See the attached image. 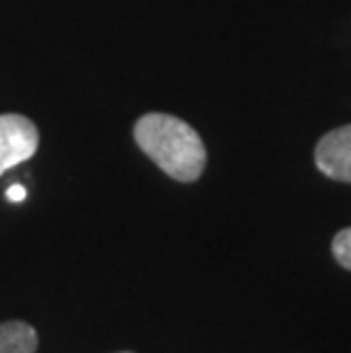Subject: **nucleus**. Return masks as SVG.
Listing matches in <instances>:
<instances>
[{
  "label": "nucleus",
  "instance_id": "4",
  "mask_svg": "<svg viewBox=\"0 0 351 353\" xmlns=\"http://www.w3.org/2000/svg\"><path fill=\"white\" fill-rule=\"evenodd\" d=\"M39 347V335L26 321H5L0 324V353H34Z\"/></svg>",
  "mask_w": 351,
  "mask_h": 353
},
{
  "label": "nucleus",
  "instance_id": "3",
  "mask_svg": "<svg viewBox=\"0 0 351 353\" xmlns=\"http://www.w3.org/2000/svg\"><path fill=\"white\" fill-rule=\"evenodd\" d=\"M317 169L331 180L351 183V123L326 132L315 148Z\"/></svg>",
  "mask_w": 351,
  "mask_h": 353
},
{
  "label": "nucleus",
  "instance_id": "6",
  "mask_svg": "<svg viewBox=\"0 0 351 353\" xmlns=\"http://www.w3.org/2000/svg\"><path fill=\"white\" fill-rule=\"evenodd\" d=\"M26 187L23 185H12L10 190H7V201H12V203H21L26 199Z\"/></svg>",
  "mask_w": 351,
  "mask_h": 353
},
{
  "label": "nucleus",
  "instance_id": "5",
  "mask_svg": "<svg viewBox=\"0 0 351 353\" xmlns=\"http://www.w3.org/2000/svg\"><path fill=\"white\" fill-rule=\"evenodd\" d=\"M333 255L342 267L351 272V228L340 230L333 239Z\"/></svg>",
  "mask_w": 351,
  "mask_h": 353
},
{
  "label": "nucleus",
  "instance_id": "7",
  "mask_svg": "<svg viewBox=\"0 0 351 353\" xmlns=\"http://www.w3.org/2000/svg\"><path fill=\"white\" fill-rule=\"evenodd\" d=\"M119 353H132V351H119Z\"/></svg>",
  "mask_w": 351,
  "mask_h": 353
},
{
  "label": "nucleus",
  "instance_id": "1",
  "mask_svg": "<svg viewBox=\"0 0 351 353\" xmlns=\"http://www.w3.org/2000/svg\"><path fill=\"white\" fill-rule=\"evenodd\" d=\"M135 141L167 176L194 183L205 169V146L199 132L183 119L151 112L135 123Z\"/></svg>",
  "mask_w": 351,
  "mask_h": 353
},
{
  "label": "nucleus",
  "instance_id": "2",
  "mask_svg": "<svg viewBox=\"0 0 351 353\" xmlns=\"http://www.w3.org/2000/svg\"><path fill=\"white\" fill-rule=\"evenodd\" d=\"M39 148V130L23 114H0V176L30 160Z\"/></svg>",
  "mask_w": 351,
  "mask_h": 353
}]
</instances>
